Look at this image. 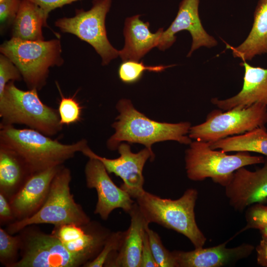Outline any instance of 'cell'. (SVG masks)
Listing matches in <instances>:
<instances>
[{
    "instance_id": "6da1fadb",
    "label": "cell",
    "mask_w": 267,
    "mask_h": 267,
    "mask_svg": "<svg viewBox=\"0 0 267 267\" xmlns=\"http://www.w3.org/2000/svg\"><path fill=\"white\" fill-rule=\"evenodd\" d=\"M0 145L15 152L32 174L61 166L78 152H82L88 144L84 139L63 144L31 128L0 124Z\"/></svg>"
},
{
    "instance_id": "7a4b0ae2",
    "label": "cell",
    "mask_w": 267,
    "mask_h": 267,
    "mask_svg": "<svg viewBox=\"0 0 267 267\" xmlns=\"http://www.w3.org/2000/svg\"><path fill=\"white\" fill-rule=\"evenodd\" d=\"M116 107L120 114L112 125L115 132L107 142L110 150L117 149L122 141L142 144L151 151L152 145L157 142L175 140L186 144L192 142L186 135L191 128L189 122L173 124L151 120L127 99L119 101Z\"/></svg>"
},
{
    "instance_id": "3957f363",
    "label": "cell",
    "mask_w": 267,
    "mask_h": 267,
    "mask_svg": "<svg viewBox=\"0 0 267 267\" xmlns=\"http://www.w3.org/2000/svg\"><path fill=\"white\" fill-rule=\"evenodd\" d=\"M198 191L187 189L178 199L162 198L144 190L136 202L146 221L175 230L187 237L195 248L203 247L206 238L195 220L194 208Z\"/></svg>"
},
{
    "instance_id": "277c9868",
    "label": "cell",
    "mask_w": 267,
    "mask_h": 267,
    "mask_svg": "<svg viewBox=\"0 0 267 267\" xmlns=\"http://www.w3.org/2000/svg\"><path fill=\"white\" fill-rule=\"evenodd\" d=\"M11 81L0 96V124L25 125L46 135L57 134L62 130L58 110L40 98L36 89L23 90Z\"/></svg>"
},
{
    "instance_id": "5b68a950",
    "label": "cell",
    "mask_w": 267,
    "mask_h": 267,
    "mask_svg": "<svg viewBox=\"0 0 267 267\" xmlns=\"http://www.w3.org/2000/svg\"><path fill=\"white\" fill-rule=\"evenodd\" d=\"M0 51L17 67L29 89L41 90L49 68L64 63L59 39L28 41L11 37L1 44Z\"/></svg>"
},
{
    "instance_id": "8992f818",
    "label": "cell",
    "mask_w": 267,
    "mask_h": 267,
    "mask_svg": "<svg viewBox=\"0 0 267 267\" xmlns=\"http://www.w3.org/2000/svg\"><path fill=\"white\" fill-rule=\"evenodd\" d=\"M71 179L69 169L59 168L50 184L47 197L40 208L32 215L11 224L8 232H17L34 224L50 223L59 226L74 223L85 225L90 221L81 206L75 202L71 193Z\"/></svg>"
},
{
    "instance_id": "52a82bcc",
    "label": "cell",
    "mask_w": 267,
    "mask_h": 267,
    "mask_svg": "<svg viewBox=\"0 0 267 267\" xmlns=\"http://www.w3.org/2000/svg\"><path fill=\"white\" fill-rule=\"evenodd\" d=\"M222 150L211 148L207 142H191L185 152V169L187 177L194 181L207 178L225 187L234 172L248 165L263 164L265 158L251 155L248 152L228 155Z\"/></svg>"
},
{
    "instance_id": "ba28073f",
    "label": "cell",
    "mask_w": 267,
    "mask_h": 267,
    "mask_svg": "<svg viewBox=\"0 0 267 267\" xmlns=\"http://www.w3.org/2000/svg\"><path fill=\"white\" fill-rule=\"evenodd\" d=\"M112 2V0H93L89 10L77 9L74 16L60 18L55 22L62 32L73 34L89 44L100 56L102 65L119 56V50L108 39L105 26Z\"/></svg>"
},
{
    "instance_id": "9c48e42d",
    "label": "cell",
    "mask_w": 267,
    "mask_h": 267,
    "mask_svg": "<svg viewBox=\"0 0 267 267\" xmlns=\"http://www.w3.org/2000/svg\"><path fill=\"white\" fill-rule=\"evenodd\" d=\"M267 123V106L255 103L234 108L225 112L215 109L203 123L191 127L189 137L196 140L213 142L234 134H241Z\"/></svg>"
},
{
    "instance_id": "30bf717a",
    "label": "cell",
    "mask_w": 267,
    "mask_h": 267,
    "mask_svg": "<svg viewBox=\"0 0 267 267\" xmlns=\"http://www.w3.org/2000/svg\"><path fill=\"white\" fill-rule=\"evenodd\" d=\"M120 156L116 159H108L94 153L88 146L82 153L89 158H95L100 161L109 174L113 173L123 180L121 187L127 191L132 198L136 199L145 190L142 175L144 165L148 159L153 161V151L145 148L137 153H133L130 146L125 143L118 147Z\"/></svg>"
},
{
    "instance_id": "8fae6325",
    "label": "cell",
    "mask_w": 267,
    "mask_h": 267,
    "mask_svg": "<svg viewBox=\"0 0 267 267\" xmlns=\"http://www.w3.org/2000/svg\"><path fill=\"white\" fill-rule=\"evenodd\" d=\"M84 258L72 254L52 234L37 233L27 242L22 258L14 267H75L85 265Z\"/></svg>"
},
{
    "instance_id": "7c38bea8",
    "label": "cell",
    "mask_w": 267,
    "mask_h": 267,
    "mask_svg": "<svg viewBox=\"0 0 267 267\" xmlns=\"http://www.w3.org/2000/svg\"><path fill=\"white\" fill-rule=\"evenodd\" d=\"M85 173L87 185L94 188L97 194L94 214L106 220L111 213L116 209L121 208L129 214L135 201L125 190L117 186L109 176L102 163L95 158H89Z\"/></svg>"
},
{
    "instance_id": "4fadbf2b",
    "label": "cell",
    "mask_w": 267,
    "mask_h": 267,
    "mask_svg": "<svg viewBox=\"0 0 267 267\" xmlns=\"http://www.w3.org/2000/svg\"><path fill=\"white\" fill-rule=\"evenodd\" d=\"M200 0H182L179 4L177 14L170 26L164 31L157 47L161 50L170 48L176 42V34L187 31L192 37V44L187 57L201 47L212 48L218 45V42L204 28L199 14Z\"/></svg>"
},
{
    "instance_id": "5bb4252c",
    "label": "cell",
    "mask_w": 267,
    "mask_h": 267,
    "mask_svg": "<svg viewBox=\"0 0 267 267\" xmlns=\"http://www.w3.org/2000/svg\"><path fill=\"white\" fill-rule=\"evenodd\" d=\"M263 164L254 171L239 168L224 187L229 203L235 210L243 212L252 205L267 201V157Z\"/></svg>"
},
{
    "instance_id": "9a60e30c",
    "label": "cell",
    "mask_w": 267,
    "mask_h": 267,
    "mask_svg": "<svg viewBox=\"0 0 267 267\" xmlns=\"http://www.w3.org/2000/svg\"><path fill=\"white\" fill-rule=\"evenodd\" d=\"M228 242L190 251L175 250L172 253L177 267H222L234 265L247 258L254 249L252 245L246 243L228 248L226 247Z\"/></svg>"
},
{
    "instance_id": "2e32d148",
    "label": "cell",
    "mask_w": 267,
    "mask_h": 267,
    "mask_svg": "<svg viewBox=\"0 0 267 267\" xmlns=\"http://www.w3.org/2000/svg\"><path fill=\"white\" fill-rule=\"evenodd\" d=\"M85 225L70 223L56 226L52 234L70 252L89 262L99 253L111 232L90 224L85 229Z\"/></svg>"
},
{
    "instance_id": "e0dca14e",
    "label": "cell",
    "mask_w": 267,
    "mask_h": 267,
    "mask_svg": "<svg viewBox=\"0 0 267 267\" xmlns=\"http://www.w3.org/2000/svg\"><path fill=\"white\" fill-rule=\"evenodd\" d=\"M239 65L244 69L242 89L235 95L225 99L212 98L211 102L221 110L244 108L255 103L267 106V68L251 65L246 61Z\"/></svg>"
},
{
    "instance_id": "ac0fdd59",
    "label": "cell",
    "mask_w": 267,
    "mask_h": 267,
    "mask_svg": "<svg viewBox=\"0 0 267 267\" xmlns=\"http://www.w3.org/2000/svg\"><path fill=\"white\" fill-rule=\"evenodd\" d=\"M60 166L52 167L28 177L11 203L15 215L24 218L40 208L47 197L52 180Z\"/></svg>"
},
{
    "instance_id": "d6986e66",
    "label": "cell",
    "mask_w": 267,
    "mask_h": 267,
    "mask_svg": "<svg viewBox=\"0 0 267 267\" xmlns=\"http://www.w3.org/2000/svg\"><path fill=\"white\" fill-rule=\"evenodd\" d=\"M129 214L131 223L125 231L122 245L119 250L109 258L110 259L105 266L140 267L145 228L148 223L136 202Z\"/></svg>"
},
{
    "instance_id": "ffe728a7",
    "label": "cell",
    "mask_w": 267,
    "mask_h": 267,
    "mask_svg": "<svg viewBox=\"0 0 267 267\" xmlns=\"http://www.w3.org/2000/svg\"><path fill=\"white\" fill-rule=\"evenodd\" d=\"M140 16L136 14L125 20L124 28L125 44L123 48L119 50V56L122 61H139L159 44L163 28L159 29L154 33L151 32L149 23L140 20Z\"/></svg>"
},
{
    "instance_id": "44dd1931",
    "label": "cell",
    "mask_w": 267,
    "mask_h": 267,
    "mask_svg": "<svg viewBox=\"0 0 267 267\" xmlns=\"http://www.w3.org/2000/svg\"><path fill=\"white\" fill-rule=\"evenodd\" d=\"M234 58L251 60L257 55L267 54V0H259L254 12L251 29L239 45H227Z\"/></svg>"
},
{
    "instance_id": "7402d4cb",
    "label": "cell",
    "mask_w": 267,
    "mask_h": 267,
    "mask_svg": "<svg viewBox=\"0 0 267 267\" xmlns=\"http://www.w3.org/2000/svg\"><path fill=\"white\" fill-rule=\"evenodd\" d=\"M47 15L29 0H21L12 24V37L28 41L44 40L42 28L47 26Z\"/></svg>"
},
{
    "instance_id": "603a6c76",
    "label": "cell",
    "mask_w": 267,
    "mask_h": 267,
    "mask_svg": "<svg viewBox=\"0 0 267 267\" xmlns=\"http://www.w3.org/2000/svg\"><path fill=\"white\" fill-rule=\"evenodd\" d=\"M208 143L211 148L225 152H253L267 157V132L265 127Z\"/></svg>"
},
{
    "instance_id": "cb8c5ba5",
    "label": "cell",
    "mask_w": 267,
    "mask_h": 267,
    "mask_svg": "<svg viewBox=\"0 0 267 267\" xmlns=\"http://www.w3.org/2000/svg\"><path fill=\"white\" fill-rule=\"evenodd\" d=\"M27 174L31 175L22 159L11 149L0 145L1 189L14 187Z\"/></svg>"
},
{
    "instance_id": "d4e9b609",
    "label": "cell",
    "mask_w": 267,
    "mask_h": 267,
    "mask_svg": "<svg viewBox=\"0 0 267 267\" xmlns=\"http://www.w3.org/2000/svg\"><path fill=\"white\" fill-rule=\"evenodd\" d=\"M122 61L118 68V76L122 82L128 84L138 82L146 71L159 73L175 65L148 66L139 61L128 60Z\"/></svg>"
},
{
    "instance_id": "484cf974",
    "label": "cell",
    "mask_w": 267,
    "mask_h": 267,
    "mask_svg": "<svg viewBox=\"0 0 267 267\" xmlns=\"http://www.w3.org/2000/svg\"><path fill=\"white\" fill-rule=\"evenodd\" d=\"M150 248L154 259L159 267H177L172 252L163 245L159 234L150 229L149 224L145 226Z\"/></svg>"
},
{
    "instance_id": "4316f807",
    "label": "cell",
    "mask_w": 267,
    "mask_h": 267,
    "mask_svg": "<svg viewBox=\"0 0 267 267\" xmlns=\"http://www.w3.org/2000/svg\"><path fill=\"white\" fill-rule=\"evenodd\" d=\"M56 86L61 97L58 109L60 123L69 125L80 121L82 107L75 98L76 94L72 97H65L57 83Z\"/></svg>"
},
{
    "instance_id": "83f0119b",
    "label": "cell",
    "mask_w": 267,
    "mask_h": 267,
    "mask_svg": "<svg viewBox=\"0 0 267 267\" xmlns=\"http://www.w3.org/2000/svg\"><path fill=\"white\" fill-rule=\"evenodd\" d=\"M125 234V231L111 233L107 237L99 253L93 260L84 265L86 267H102L110 256L120 249Z\"/></svg>"
},
{
    "instance_id": "f1b7e54d",
    "label": "cell",
    "mask_w": 267,
    "mask_h": 267,
    "mask_svg": "<svg viewBox=\"0 0 267 267\" xmlns=\"http://www.w3.org/2000/svg\"><path fill=\"white\" fill-rule=\"evenodd\" d=\"M246 226L239 232L249 229L259 230L262 237H267V206L255 204L247 208L246 211Z\"/></svg>"
},
{
    "instance_id": "f546056e",
    "label": "cell",
    "mask_w": 267,
    "mask_h": 267,
    "mask_svg": "<svg viewBox=\"0 0 267 267\" xmlns=\"http://www.w3.org/2000/svg\"><path fill=\"white\" fill-rule=\"evenodd\" d=\"M23 79L21 74L15 64L7 57L0 54V96L7 84L11 81Z\"/></svg>"
},
{
    "instance_id": "4dcf8cb0",
    "label": "cell",
    "mask_w": 267,
    "mask_h": 267,
    "mask_svg": "<svg viewBox=\"0 0 267 267\" xmlns=\"http://www.w3.org/2000/svg\"><path fill=\"white\" fill-rule=\"evenodd\" d=\"M21 0H3L0 2V30L12 25L18 12Z\"/></svg>"
},
{
    "instance_id": "1f68e13d",
    "label": "cell",
    "mask_w": 267,
    "mask_h": 267,
    "mask_svg": "<svg viewBox=\"0 0 267 267\" xmlns=\"http://www.w3.org/2000/svg\"><path fill=\"white\" fill-rule=\"evenodd\" d=\"M19 243L18 237L9 235L3 229H0V257L5 260L12 258L16 253Z\"/></svg>"
},
{
    "instance_id": "d6a6232c",
    "label": "cell",
    "mask_w": 267,
    "mask_h": 267,
    "mask_svg": "<svg viewBox=\"0 0 267 267\" xmlns=\"http://www.w3.org/2000/svg\"><path fill=\"white\" fill-rule=\"evenodd\" d=\"M140 267H159L152 254L146 231L143 237Z\"/></svg>"
},
{
    "instance_id": "836d02e7",
    "label": "cell",
    "mask_w": 267,
    "mask_h": 267,
    "mask_svg": "<svg viewBox=\"0 0 267 267\" xmlns=\"http://www.w3.org/2000/svg\"><path fill=\"white\" fill-rule=\"evenodd\" d=\"M40 7L48 15L52 11L57 8L71 4L81 0H29Z\"/></svg>"
},
{
    "instance_id": "e575fe53",
    "label": "cell",
    "mask_w": 267,
    "mask_h": 267,
    "mask_svg": "<svg viewBox=\"0 0 267 267\" xmlns=\"http://www.w3.org/2000/svg\"><path fill=\"white\" fill-rule=\"evenodd\" d=\"M256 251L257 264L260 266L267 267V237H262Z\"/></svg>"
},
{
    "instance_id": "d590c367",
    "label": "cell",
    "mask_w": 267,
    "mask_h": 267,
    "mask_svg": "<svg viewBox=\"0 0 267 267\" xmlns=\"http://www.w3.org/2000/svg\"><path fill=\"white\" fill-rule=\"evenodd\" d=\"M12 210L3 193L0 194V216L2 219H9L12 216Z\"/></svg>"
},
{
    "instance_id": "8d00e7d4",
    "label": "cell",
    "mask_w": 267,
    "mask_h": 267,
    "mask_svg": "<svg viewBox=\"0 0 267 267\" xmlns=\"http://www.w3.org/2000/svg\"><path fill=\"white\" fill-rule=\"evenodd\" d=\"M3 0H0V2L2 1H3Z\"/></svg>"
}]
</instances>
